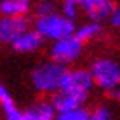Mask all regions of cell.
Masks as SVG:
<instances>
[{"label": "cell", "instance_id": "5bb4252c", "mask_svg": "<svg viewBox=\"0 0 120 120\" xmlns=\"http://www.w3.org/2000/svg\"><path fill=\"white\" fill-rule=\"evenodd\" d=\"M59 13L65 19H68V20L74 22L78 13H79V4L76 0H63V4H61V8H59Z\"/></svg>", "mask_w": 120, "mask_h": 120}, {"label": "cell", "instance_id": "ffe728a7", "mask_svg": "<svg viewBox=\"0 0 120 120\" xmlns=\"http://www.w3.org/2000/svg\"><path fill=\"white\" fill-rule=\"evenodd\" d=\"M109 96L115 100V102H120V87H116V89H113L111 92H109Z\"/></svg>", "mask_w": 120, "mask_h": 120}, {"label": "cell", "instance_id": "ac0fdd59", "mask_svg": "<svg viewBox=\"0 0 120 120\" xmlns=\"http://www.w3.org/2000/svg\"><path fill=\"white\" fill-rule=\"evenodd\" d=\"M109 24H111L113 28H118V30H120V8H115V11L111 13V17H109Z\"/></svg>", "mask_w": 120, "mask_h": 120}, {"label": "cell", "instance_id": "52a82bcc", "mask_svg": "<svg viewBox=\"0 0 120 120\" xmlns=\"http://www.w3.org/2000/svg\"><path fill=\"white\" fill-rule=\"evenodd\" d=\"M87 98H89L87 94H79V92H74L68 89H59L52 96V104L57 113H67V111L81 109L87 102Z\"/></svg>", "mask_w": 120, "mask_h": 120}, {"label": "cell", "instance_id": "7a4b0ae2", "mask_svg": "<svg viewBox=\"0 0 120 120\" xmlns=\"http://www.w3.org/2000/svg\"><path fill=\"white\" fill-rule=\"evenodd\" d=\"M89 70L94 81V87L107 90V92L120 87V63L115 57H109V56L98 57L92 61Z\"/></svg>", "mask_w": 120, "mask_h": 120}, {"label": "cell", "instance_id": "9a60e30c", "mask_svg": "<svg viewBox=\"0 0 120 120\" xmlns=\"http://www.w3.org/2000/svg\"><path fill=\"white\" fill-rule=\"evenodd\" d=\"M56 120H90V111L85 107L74 109V111H67V113H57Z\"/></svg>", "mask_w": 120, "mask_h": 120}, {"label": "cell", "instance_id": "4fadbf2b", "mask_svg": "<svg viewBox=\"0 0 120 120\" xmlns=\"http://www.w3.org/2000/svg\"><path fill=\"white\" fill-rule=\"evenodd\" d=\"M100 33H102V24H98V22H90V20H89L87 24L76 28L74 37L81 43V45H85V43H89V41H94Z\"/></svg>", "mask_w": 120, "mask_h": 120}, {"label": "cell", "instance_id": "2e32d148", "mask_svg": "<svg viewBox=\"0 0 120 120\" xmlns=\"http://www.w3.org/2000/svg\"><path fill=\"white\" fill-rule=\"evenodd\" d=\"M54 13H57V8L52 0H41L35 6V15L37 17H46V15H54Z\"/></svg>", "mask_w": 120, "mask_h": 120}, {"label": "cell", "instance_id": "277c9868", "mask_svg": "<svg viewBox=\"0 0 120 120\" xmlns=\"http://www.w3.org/2000/svg\"><path fill=\"white\" fill-rule=\"evenodd\" d=\"M81 50H83V45L72 35V37L56 41L50 48V57L59 65H68V63H74L81 56Z\"/></svg>", "mask_w": 120, "mask_h": 120}, {"label": "cell", "instance_id": "e0dca14e", "mask_svg": "<svg viewBox=\"0 0 120 120\" xmlns=\"http://www.w3.org/2000/svg\"><path fill=\"white\" fill-rule=\"evenodd\" d=\"M90 120H115L113 113L107 105H98L90 111Z\"/></svg>", "mask_w": 120, "mask_h": 120}, {"label": "cell", "instance_id": "6da1fadb", "mask_svg": "<svg viewBox=\"0 0 120 120\" xmlns=\"http://www.w3.org/2000/svg\"><path fill=\"white\" fill-rule=\"evenodd\" d=\"M68 68L65 65H59L56 61H46L41 63L33 72H31V85L33 89L43 92V94H56L63 87V81L67 78Z\"/></svg>", "mask_w": 120, "mask_h": 120}, {"label": "cell", "instance_id": "5b68a950", "mask_svg": "<svg viewBox=\"0 0 120 120\" xmlns=\"http://www.w3.org/2000/svg\"><path fill=\"white\" fill-rule=\"evenodd\" d=\"M28 30H30V20L26 17H0V43L13 45Z\"/></svg>", "mask_w": 120, "mask_h": 120}, {"label": "cell", "instance_id": "3957f363", "mask_svg": "<svg viewBox=\"0 0 120 120\" xmlns=\"http://www.w3.org/2000/svg\"><path fill=\"white\" fill-rule=\"evenodd\" d=\"M35 30L43 35V39H50V41H61L67 37H72L76 33V24L72 20L65 19L59 11L54 15L46 17H37L35 20Z\"/></svg>", "mask_w": 120, "mask_h": 120}, {"label": "cell", "instance_id": "ba28073f", "mask_svg": "<svg viewBox=\"0 0 120 120\" xmlns=\"http://www.w3.org/2000/svg\"><path fill=\"white\" fill-rule=\"evenodd\" d=\"M43 43H45L43 35L35 30V28H30L28 31H24V33H22V35H20V37H19L11 46H13V50H15V52H20V54H30V52L39 50V48L43 46Z\"/></svg>", "mask_w": 120, "mask_h": 120}, {"label": "cell", "instance_id": "8992f818", "mask_svg": "<svg viewBox=\"0 0 120 120\" xmlns=\"http://www.w3.org/2000/svg\"><path fill=\"white\" fill-rule=\"evenodd\" d=\"M92 87H94V81H92L89 68H74V70L67 72V78H65L61 89H68V90H74V92L89 96Z\"/></svg>", "mask_w": 120, "mask_h": 120}, {"label": "cell", "instance_id": "8fae6325", "mask_svg": "<svg viewBox=\"0 0 120 120\" xmlns=\"http://www.w3.org/2000/svg\"><path fill=\"white\" fill-rule=\"evenodd\" d=\"M31 8V0H0V13L4 17H24Z\"/></svg>", "mask_w": 120, "mask_h": 120}, {"label": "cell", "instance_id": "30bf717a", "mask_svg": "<svg viewBox=\"0 0 120 120\" xmlns=\"http://www.w3.org/2000/svg\"><path fill=\"white\" fill-rule=\"evenodd\" d=\"M26 115L30 120H56L57 111L52 104V100H39L26 109Z\"/></svg>", "mask_w": 120, "mask_h": 120}, {"label": "cell", "instance_id": "9c48e42d", "mask_svg": "<svg viewBox=\"0 0 120 120\" xmlns=\"http://www.w3.org/2000/svg\"><path fill=\"white\" fill-rule=\"evenodd\" d=\"M0 107L4 111L6 120H30L28 115H26V111H20L17 107L11 92L8 90V87L4 83H0Z\"/></svg>", "mask_w": 120, "mask_h": 120}, {"label": "cell", "instance_id": "7c38bea8", "mask_svg": "<svg viewBox=\"0 0 120 120\" xmlns=\"http://www.w3.org/2000/svg\"><path fill=\"white\" fill-rule=\"evenodd\" d=\"M115 8H116V6L113 4V0H104V2H100V4L89 8V9H85V13H87L90 22L102 24L104 20H109V17H111V13L115 11Z\"/></svg>", "mask_w": 120, "mask_h": 120}, {"label": "cell", "instance_id": "d6986e66", "mask_svg": "<svg viewBox=\"0 0 120 120\" xmlns=\"http://www.w3.org/2000/svg\"><path fill=\"white\" fill-rule=\"evenodd\" d=\"M78 4H79V8L85 11V9H89L92 6H96V4H100V2H104V0H76Z\"/></svg>", "mask_w": 120, "mask_h": 120}]
</instances>
